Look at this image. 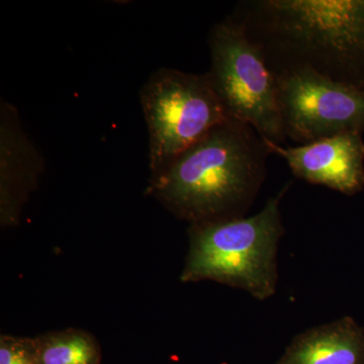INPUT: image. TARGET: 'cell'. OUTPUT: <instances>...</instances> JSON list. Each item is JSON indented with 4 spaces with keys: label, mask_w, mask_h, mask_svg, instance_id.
Returning <instances> with one entry per match:
<instances>
[{
    "label": "cell",
    "mask_w": 364,
    "mask_h": 364,
    "mask_svg": "<svg viewBox=\"0 0 364 364\" xmlns=\"http://www.w3.org/2000/svg\"><path fill=\"white\" fill-rule=\"evenodd\" d=\"M268 152L286 160L294 176L346 196L364 188V142L360 133H345L316 142L284 147L263 139Z\"/></svg>",
    "instance_id": "52a82bcc"
},
{
    "label": "cell",
    "mask_w": 364,
    "mask_h": 364,
    "mask_svg": "<svg viewBox=\"0 0 364 364\" xmlns=\"http://www.w3.org/2000/svg\"><path fill=\"white\" fill-rule=\"evenodd\" d=\"M289 188L284 186L251 217L189 225L181 282L210 280L241 289L258 301L272 298L284 234L280 203Z\"/></svg>",
    "instance_id": "3957f363"
},
{
    "label": "cell",
    "mask_w": 364,
    "mask_h": 364,
    "mask_svg": "<svg viewBox=\"0 0 364 364\" xmlns=\"http://www.w3.org/2000/svg\"><path fill=\"white\" fill-rule=\"evenodd\" d=\"M284 135L306 145L364 131V90L325 77L308 67L273 70Z\"/></svg>",
    "instance_id": "8992f818"
},
{
    "label": "cell",
    "mask_w": 364,
    "mask_h": 364,
    "mask_svg": "<svg viewBox=\"0 0 364 364\" xmlns=\"http://www.w3.org/2000/svg\"><path fill=\"white\" fill-rule=\"evenodd\" d=\"M269 154L253 128L228 119L151 176L146 193L188 225L245 217Z\"/></svg>",
    "instance_id": "6da1fadb"
},
{
    "label": "cell",
    "mask_w": 364,
    "mask_h": 364,
    "mask_svg": "<svg viewBox=\"0 0 364 364\" xmlns=\"http://www.w3.org/2000/svg\"><path fill=\"white\" fill-rule=\"evenodd\" d=\"M0 364H40L35 338L2 334Z\"/></svg>",
    "instance_id": "8fae6325"
},
{
    "label": "cell",
    "mask_w": 364,
    "mask_h": 364,
    "mask_svg": "<svg viewBox=\"0 0 364 364\" xmlns=\"http://www.w3.org/2000/svg\"><path fill=\"white\" fill-rule=\"evenodd\" d=\"M208 46L207 75L228 117L248 124L262 139L284 142L277 79L264 50L240 16L235 14L215 23Z\"/></svg>",
    "instance_id": "277c9868"
},
{
    "label": "cell",
    "mask_w": 364,
    "mask_h": 364,
    "mask_svg": "<svg viewBox=\"0 0 364 364\" xmlns=\"http://www.w3.org/2000/svg\"><path fill=\"white\" fill-rule=\"evenodd\" d=\"M46 163L23 130L18 109L0 102V226H18L26 203L37 191Z\"/></svg>",
    "instance_id": "ba28073f"
},
{
    "label": "cell",
    "mask_w": 364,
    "mask_h": 364,
    "mask_svg": "<svg viewBox=\"0 0 364 364\" xmlns=\"http://www.w3.org/2000/svg\"><path fill=\"white\" fill-rule=\"evenodd\" d=\"M236 14L272 71L308 67L364 90V0H262Z\"/></svg>",
    "instance_id": "7a4b0ae2"
},
{
    "label": "cell",
    "mask_w": 364,
    "mask_h": 364,
    "mask_svg": "<svg viewBox=\"0 0 364 364\" xmlns=\"http://www.w3.org/2000/svg\"><path fill=\"white\" fill-rule=\"evenodd\" d=\"M35 338L40 364H100L102 349L85 330L67 328Z\"/></svg>",
    "instance_id": "30bf717a"
},
{
    "label": "cell",
    "mask_w": 364,
    "mask_h": 364,
    "mask_svg": "<svg viewBox=\"0 0 364 364\" xmlns=\"http://www.w3.org/2000/svg\"><path fill=\"white\" fill-rule=\"evenodd\" d=\"M277 364H364V329L351 317L294 337Z\"/></svg>",
    "instance_id": "9c48e42d"
},
{
    "label": "cell",
    "mask_w": 364,
    "mask_h": 364,
    "mask_svg": "<svg viewBox=\"0 0 364 364\" xmlns=\"http://www.w3.org/2000/svg\"><path fill=\"white\" fill-rule=\"evenodd\" d=\"M140 102L149 135L150 177L229 119L207 73L158 69L143 85Z\"/></svg>",
    "instance_id": "5b68a950"
}]
</instances>
